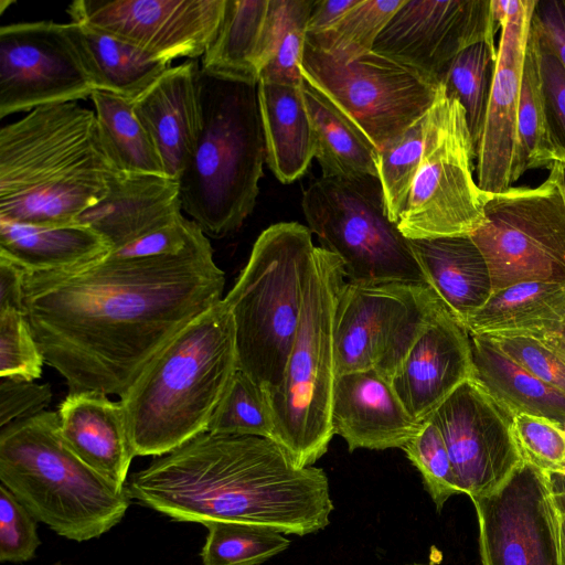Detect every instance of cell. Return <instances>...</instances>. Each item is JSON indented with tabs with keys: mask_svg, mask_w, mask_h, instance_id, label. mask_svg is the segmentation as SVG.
I'll return each instance as SVG.
<instances>
[{
	"mask_svg": "<svg viewBox=\"0 0 565 565\" xmlns=\"http://www.w3.org/2000/svg\"><path fill=\"white\" fill-rule=\"evenodd\" d=\"M224 286L202 233L173 255L107 254L65 270H24L23 311L68 393L120 397L180 330L223 299Z\"/></svg>",
	"mask_w": 565,
	"mask_h": 565,
	"instance_id": "6da1fadb",
	"label": "cell"
},
{
	"mask_svg": "<svg viewBox=\"0 0 565 565\" xmlns=\"http://www.w3.org/2000/svg\"><path fill=\"white\" fill-rule=\"evenodd\" d=\"M135 502L178 522H238L303 536L330 523L321 468L298 467L275 440L205 431L126 482Z\"/></svg>",
	"mask_w": 565,
	"mask_h": 565,
	"instance_id": "7a4b0ae2",
	"label": "cell"
},
{
	"mask_svg": "<svg viewBox=\"0 0 565 565\" xmlns=\"http://www.w3.org/2000/svg\"><path fill=\"white\" fill-rule=\"evenodd\" d=\"M114 169L94 110L77 103L33 109L0 129V218L73 224L106 194Z\"/></svg>",
	"mask_w": 565,
	"mask_h": 565,
	"instance_id": "3957f363",
	"label": "cell"
},
{
	"mask_svg": "<svg viewBox=\"0 0 565 565\" xmlns=\"http://www.w3.org/2000/svg\"><path fill=\"white\" fill-rule=\"evenodd\" d=\"M238 370L235 326L222 299L180 330L120 396L135 456H162L207 431Z\"/></svg>",
	"mask_w": 565,
	"mask_h": 565,
	"instance_id": "277c9868",
	"label": "cell"
},
{
	"mask_svg": "<svg viewBox=\"0 0 565 565\" xmlns=\"http://www.w3.org/2000/svg\"><path fill=\"white\" fill-rule=\"evenodd\" d=\"M201 129L179 182L182 210L206 236L236 232L253 212L266 160L257 84L200 68Z\"/></svg>",
	"mask_w": 565,
	"mask_h": 565,
	"instance_id": "5b68a950",
	"label": "cell"
},
{
	"mask_svg": "<svg viewBox=\"0 0 565 565\" xmlns=\"http://www.w3.org/2000/svg\"><path fill=\"white\" fill-rule=\"evenodd\" d=\"M0 481L58 535L97 539L125 516L131 499L65 444L57 412L44 411L0 430Z\"/></svg>",
	"mask_w": 565,
	"mask_h": 565,
	"instance_id": "8992f818",
	"label": "cell"
},
{
	"mask_svg": "<svg viewBox=\"0 0 565 565\" xmlns=\"http://www.w3.org/2000/svg\"><path fill=\"white\" fill-rule=\"evenodd\" d=\"M315 248L309 227L297 222L270 225L223 298L234 320L238 370L267 393L284 376Z\"/></svg>",
	"mask_w": 565,
	"mask_h": 565,
	"instance_id": "52a82bcc",
	"label": "cell"
},
{
	"mask_svg": "<svg viewBox=\"0 0 565 565\" xmlns=\"http://www.w3.org/2000/svg\"><path fill=\"white\" fill-rule=\"evenodd\" d=\"M344 278L341 260L316 246L284 376L267 393L275 423L273 440L301 468L313 466L334 436V317Z\"/></svg>",
	"mask_w": 565,
	"mask_h": 565,
	"instance_id": "ba28073f",
	"label": "cell"
},
{
	"mask_svg": "<svg viewBox=\"0 0 565 565\" xmlns=\"http://www.w3.org/2000/svg\"><path fill=\"white\" fill-rule=\"evenodd\" d=\"M301 205L311 233L341 260L348 281L428 285L411 241L388 216L379 178L321 177L303 191Z\"/></svg>",
	"mask_w": 565,
	"mask_h": 565,
	"instance_id": "9c48e42d",
	"label": "cell"
},
{
	"mask_svg": "<svg viewBox=\"0 0 565 565\" xmlns=\"http://www.w3.org/2000/svg\"><path fill=\"white\" fill-rule=\"evenodd\" d=\"M482 253L492 294L527 281L565 282V195L559 163L535 188L486 193L484 221L470 235Z\"/></svg>",
	"mask_w": 565,
	"mask_h": 565,
	"instance_id": "30bf717a",
	"label": "cell"
},
{
	"mask_svg": "<svg viewBox=\"0 0 565 565\" xmlns=\"http://www.w3.org/2000/svg\"><path fill=\"white\" fill-rule=\"evenodd\" d=\"M301 72L377 149L424 117L440 88L435 76L375 51L343 61L307 41Z\"/></svg>",
	"mask_w": 565,
	"mask_h": 565,
	"instance_id": "8fae6325",
	"label": "cell"
},
{
	"mask_svg": "<svg viewBox=\"0 0 565 565\" xmlns=\"http://www.w3.org/2000/svg\"><path fill=\"white\" fill-rule=\"evenodd\" d=\"M472 159L465 110L440 84L425 153L397 221L405 237L470 236L482 225L486 193L473 179Z\"/></svg>",
	"mask_w": 565,
	"mask_h": 565,
	"instance_id": "7c38bea8",
	"label": "cell"
},
{
	"mask_svg": "<svg viewBox=\"0 0 565 565\" xmlns=\"http://www.w3.org/2000/svg\"><path fill=\"white\" fill-rule=\"evenodd\" d=\"M444 307L427 284L344 281L334 317L337 376L375 370L392 381Z\"/></svg>",
	"mask_w": 565,
	"mask_h": 565,
	"instance_id": "4fadbf2b",
	"label": "cell"
},
{
	"mask_svg": "<svg viewBox=\"0 0 565 565\" xmlns=\"http://www.w3.org/2000/svg\"><path fill=\"white\" fill-rule=\"evenodd\" d=\"M95 87L70 23L0 28V118L86 99Z\"/></svg>",
	"mask_w": 565,
	"mask_h": 565,
	"instance_id": "5bb4252c",
	"label": "cell"
},
{
	"mask_svg": "<svg viewBox=\"0 0 565 565\" xmlns=\"http://www.w3.org/2000/svg\"><path fill=\"white\" fill-rule=\"evenodd\" d=\"M514 414L478 380L462 383L428 418L440 430L462 493L497 490L524 461Z\"/></svg>",
	"mask_w": 565,
	"mask_h": 565,
	"instance_id": "9a60e30c",
	"label": "cell"
},
{
	"mask_svg": "<svg viewBox=\"0 0 565 565\" xmlns=\"http://www.w3.org/2000/svg\"><path fill=\"white\" fill-rule=\"evenodd\" d=\"M471 500L482 565H563L559 514L543 470L523 461L497 490Z\"/></svg>",
	"mask_w": 565,
	"mask_h": 565,
	"instance_id": "2e32d148",
	"label": "cell"
},
{
	"mask_svg": "<svg viewBox=\"0 0 565 565\" xmlns=\"http://www.w3.org/2000/svg\"><path fill=\"white\" fill-rule=\"evenodd\" d=\"M225 6L226 0H76L67 13L73 22L98 28L171 63L203 56Z\"/></svg>",
	"mask_w": 565,
	"mask_h": 565,
	"instance_id": "e0dca14e",
	"label": "cell"
},
{
	"mask_svg": "<svg viewBox=\"0 0 565 565\" xmlns=\"http://www.w3.org/2000/svg\"><path fill=\"white\" fill-rule=\"evenodd\" d=\"M498 28L492 0H405L373 51L439 79L463 50L481 42L494 46Z\"/></svg>",
	"mask_w": 565,
	"mask_h": 565,
	"instance_id": "ac0fdd59",
	"label": "cell"
},
{
	"mask_svg": "<svg viewBox=\"0 0 565 565\" xmlns=\"http://www.w3.org/2000/svg\"><path fill=\"white\" fill-rule=\"evenodd\" d=\"M535 0H492L501 28L486 120L479 142L477 183L484 193L512 186L511 168L516 146V120L522 72Z\"/></svg>",
	"mask_w": 565,
	"mask_h": 565,
	"instance_id": "d6986e66",
	"label": "cell"
},
{
	"mask_svg": "<svg viewBox=\"0 0 565 565\" xmlns=\"http://www.w3.org/2000/svg\"><path fill=\"white\" fill-rule=\"evenodd\" d=\"M471 379L470 335L444 307L416 340L391 383L409 415L424 423Z\"/></svg>",
	"mask_w": 565,
	"mask_h": 565,
	"instance_id": "ffe728a7",
	"label": "cell"
},
{
	"mask_svg": "<svg viewBox=\"0 0 565 565\" xmlns=\"http://www.w3.org/2000/svg\"><path fill=\"white\" fill-rule=\"evenodd\" d=\"M331 424L350 451L402 448L422 424L406 411L388 379L375 370L338 375L334 383Z\"/></svg>",
	"mask_w": 565,
	"mask_h": 565,
	"instance_id": "44dd1931",
	"label": "cell"
},
{
	"mask_svg": "<svg viewBox=\"0 0 565 565\" xmlns=\"http://www.w3.org/2000/svg\"><path fill=\"white\" fill-rule=\"evenodd\" d=\"M181 211L177 180L114 169L106 194L73 224L92 228L115 250L170 224L182 215Z\"/></svg>",
	"mask_w": 565,
	"mask_h": 565,
	"instance_id": "7402d4cb",
	"label": "cell"
},
{
	"mask_svg": "<svg viewBox=\"0 0 565 565\" xmlns=\"http://www.w3.org/2000/svg\"><path fill=\"white\" fill-rule=\"evenodd\" d=\"M200 64L169 67L132 100L136 117L152 139L166 175L179 180L201 129Z\"/></svg>",
	"mask_w": 565,
	"mask_h": 565,
	"instance_id": "603a6c76",
	"label": "cell"
},
{
	"mask_svg": "<svg viewBox=\"0 0 565 565\" xmlns=\"http://www.w3.org/2000/svg\"><path fill=\"white\" fill-rule=\"evenodd\" d=\"M56 412L67 447L96 472L126 486L136 456L120 402L97 392L68 393Z\"/></svg>",
	"mask_w": 565,
	"mask_h": 565,
	"instance_id": "cb8c5ba5",
	"label": "cell"
},
{
	"mask_svg": "<svg viewBox=\"0 0 565 565\" xmlns=\"http://www.w3.org/2000/svg\"><path fill=\"white\" fill-rule=\"evenodd\" d=\"M409 241L428 285L465 327L492 295L491 276L482 253L469 235Z\"/></svg>",
	"mask_w": 565,
	"mask_h": 565,
	"instance_id": "d4e9b609",
	"label": "cell"
},
{
	"mask_svg": "<svg viewBox=\"0 0 565 565\" xmlns=\"http://www.w3.org/2000/svg\"><path fill=\"white\" fill-rule=\"evenodd\" d=\"M301 86L264 81L257 84L265 161L282 183L302 177L315 158L313 132Z\"/></svg>",
	"mask_w": 565,
	"mask_h": 565,
	"instance_id": "484cf974",
	"label": "cell"
},
{
	"mask_svg": "<svg viewBox=\"0 0 565 565\" xmlns=\"http://www.w3.org/2000/svg\"><path fill=\"white\" fill-rule=\"evenodd\" d=\"M110 250L99 234L81 224L43 226L0 218V257L26 271L65 270Z\"/></svg>",
	"mask_w": 565,
	"mask_h": 565,
	"instance_id": "4316f807",
	"label": "cell"
},
{
	"mask_svg": "<svg viewBox=\"0 0 565 565\" xmlns=\"http://www.w3.org/2000/svg\"><path fill=\"white\" fill-rule=\"evenodd\" d=\"M472 335L565 331V282H520L491 295L465 324Z\"/></svg>",
	"mask_w": 565,
	"mask_h": 565,
	"instance_id": "83f0119b",
	"label": "cell"
},
{
	"mask_svg": "<svg viewBox=\"0 0 565 565\" xmlns=\"http://www.w3.org/2000/svg\"><path fill=\"white\" fill-rule=\"evenodd\" d=\"M70 28L95 90L108 92L132 102L171 67V63L98 28L73 21Z\"/></svg>",
	"mask_w": 565,
	"mask_h": 565,
	"instance_id": "f1b7e54d",
	"label": "cell"
},
{
	"mask_svg": "<svg viewBox=\"0 0 565 565\" xmlns=\"http://www.w3.org/2000/svg\"><path fill=\"white\" fill-rule=\"evenodd\" d=\"M301 89L313 132L315 158L321 167L322 177L379 178L376 146L345 114L308 82L303 81Z\"/></svg>",
	"mask_w": 565,
	"mask_h": 565,
	"instance_id": "f546056e",
	"label": "cell"
},
{
	"mask_svg": "<svg viewBox=\"0 0 565 565\" xmlns=\"http://www.w3.org/2000/svg\"><path fill=\"white\" fill-rule=\"evenodd\" d=\"M470 335L475 379L514 415L544 417L565 426V393L507 356L486 335Z\"/></svg>",
	"mask_w": 565,
	"mask_h": 565,
	"instance_id": "4dcf8cb0",
	"label": "cell"
},
{
	"mask_svg": "<svg viewBox=\"0 0 565 565\" xmlns=\"http://www.w3.org/2000/svg\"><path fill=\"white\" fill-rule=\"evenodd\" d=\"M269 0H226L218 31L201 57L210 76L258 84L257 58Z\"/></svg>",
	"mask_w": 565,
	"mask_h": 565,
	"instance_id": "1f68e13d",
	"label": "cell"
},
{
	"mask_svg": "<svg viewBox=\"0 0 565 565\" xmlns=\"http://www.w3.org/2000/svg\"><path fill=\"white\" fill-rule=\"evenodd\" d=\"M90 99L99 137L113 167L125 172L166 175L161 157L136 117L132 102L103 90L93 92Z\"/></svg>",
	"mask_w": 565,
	"mask_h": 565,
	"instance_id": "d6a6232c",
	"label": "cell"
},
{
	"mask_svg": "<svg viewBox=\"0 0 565 565\" xmlns=\"http://www.w3.org/2000/svg\"><path fill=\"white\" fill-rule=\"evenodd\" d=\"M313 0H269L257 58L259 81L300 86Z\"/></svg>",
	"mask_w": 565,
	"mask_h": 565,
	"instance_id": "836d02e7",
	"label": "cell"
},
{
	"mask_svg": "<svg viewBox=\"0 0 565 565\" xmlns=\"http://www.w3.org/2000/svg\"><path fill=\"white\" fill-rule=\"evenodd\" d=\"M555 162L557 156L548 131L539 61L530 35L522 72L512 183L527 170L551 167Z\"/></svg>",
	"mask_w": 565,
	"mask_h": 565,
	"instance_id": "e575fe53",
	"label": "cell"
},
{
	"mask_svg": "<svg viewBox=\"0 0 565 565\" xmlns=\"http://www.w3.org/2000/svg\"><path fill=\"white\" fill-rule=\"evenodd\" d=\"M495 61V46L477 43L459 53L439 77L445 93L457 99L465 110L475 159L484 126Z\"/></svg>",
	"mask_w": 565,
	"mask_h": 565,
	"instance_id": "d590c367",
	"label": "cell"
},
{
	"mask_svg": "<svg viewBox=\"0 0 565 565\" xmlns=\"http://www.w3.org/2000/svg\"><path fill=\"white\" fill-rule=\"evenodd\" d=\"M405 0H359L332 28L306 41L343 61L373 51L379 35Z\"/></svg>",
	"mask_w": 565,
	"mask_h": 565,
	"instance_id": "8d00e7d4",
	"label": "cell"
},
{
	"mask_svg": "<svg viewBox=\"0 0 565 565\" xmlns=\"http://www.w3.org/2000/svg\"><path fill=\"white\" fill-rule=\"evenodd\" d=\"M201 551L203 565H258L284 552L290 541L274 529L238 522H210Z\"/></svg>",
	"mask_w": 565,
	"mask_h": 565,
	"instance_id": "74e56055",
	"label": "cell"
},
{
	"mask_svg": "<svg viewBox=\"0 0 565 565\" xmlns=\"http://www.w3.org/2000/svg\"><path fill=\"white\" fill-rule=\"evenodd\" d=\"M430 109L401 136L379 149L377 177L390 218L397 223L425 153Z\"/></svg>",
	"mask_w": 565,
	"mask_h": 565,
	"instance_id": "f35d334b",
	"label": "cell"
},
{
	"mask_svg": "<svg viewBox=\"0 0 565 565\" xmlns=\"http://www.w3.org/2000/svg\"><path fill=\"white\" fill-rule=\"evenodd\" d=\"M207 431L273 439L275 423L267 392L237 370L211 417Z\"/></svg>",
	"mask_w": 565,
	"mask_h": 565,
	"instance_id": "ab89813d",
	"label": "cell"
},
{
	"mask_svg": "<svg viewBox=\"0 0 565 565\" xmlns=\"http://www.w3.org/2000/svg\"><path fill=\"white\" fill-rule=\"evenodd\" d=\"M486 337L515 363L565 393V331Z\"/></svg>",
	"mask_w": 565,
	"mask_h": 565,
	"instance_id": "60d3db41",
	"label": "cell"
},
{
	"mask_svg": "<svg viewBox=\"0 0 565 565\" xmlns=\"http://www.w3.org/2000/svg\"><path fill=\"white\" fill-rule=\"evenodd\" d=\"M403 450L422 475L437 512L443 510L451 495L462 493L444 437L433 422L425 420Z\"/></svg>",
	"mask_w": 565,
	"mask_h": 565,
	"instance_id": "b9f144b4",
	"label": "cell"
},
{
	"mask_svg": "<svg viewBox=\"0 0 565 565\" xmlns=\"http://www.w3.org/2000/svg\"><path fill=\"white\" fill-rule=\"evenodd\" d=\"M44 362L24 311L0 310V377L34 381Z\"/></svg>",
	"mask_w": 565,
	"mask_h": 565,
	"instance_id": "7bdbcfd3",
	"label": "cell"
},
{
	"mask_svg": "<svg viewBox=\"0 0 565 565\" xmlns=\"http://www.w3.org/2000/svg\"><path fill=\"white\" fill-rule=\"evenodd\" d=\"M514 436L524 461L543 471H565V428L527 414L514 416Z\"/></svg>",
	"mask_w": 565,
	"mask_h": 565,
	"instance_id": "ee69618b",
	"label": "cell"
},
{
	"mask_svg": "<svg viewBox=\"0 0 565 565\" xmlns=\"http://www.w3.org/2000/svg\"><path fill=\"white\" fill-rule=\"evenodd\" d=\"M530 35L539 61L550 137L557 162L565 164V67L532 23Z\"/></svg>",
	"mask_w": 565,
	"mask_h": 565,
	"instance_id": "f6af8a7d",
	"label": "cell"
},
{
	"mask_svg": "<svg viewBox=\"0 0 565 565\" xmlns=\"http://www.w3.org/2000/svg\"><path fill=\"white\" fill-rule=\"evenodd\" d=\"M41 544L36 520L4 487L0 486V561L20 563L35 556Z\"/></svg>",
	"mask_w": 565,
	"mask_h": 565,
	"instance_id": "bcb514c9",
	"label": "cell"
},
{
	"mask_svg": "<svg viewBox=\"0 0 565 565\" xmlns=\"http://www.w3.org/2000/svg\"><path fill=\"white\" fill-rule=\"evenodd\" d=\"M202 233V228L194 221L181 215L170 224L109 252V255L122 258L173 255L184 250Z\"/></svg>",
	"mask_w": 565,
	"mask_h": 565,
	"instance_id": "7dc6e473",
	"label": "cell"
},
{
	"mask_svg": "<svg viewBox=\"0 0 565 565\" xmlns=\"http://www.w3.org/2000/svg\"><path fill=\"white\" fill-rule=\"evenodd\" d=\"M51 399L49 384L21 377H0V428L44 412Z\"/></svg>",
	"mask_w": 565,
	"mask_h": 565,
	"instance_id": "c3c4849f",
	"label": "cell"
},
{
	"mask_svg": "<svg viewBox=\"0 0 565 565\" xmlns=\"http://www.w3.org/2000/svg\"><path fill=\"white\" fill-rule=\"evenodd\" d=\"M532 28L565 67V0L536 1Z\"/></svg>",
	"mask_w": 565,
	"mask_h": 565,
	"instance_id": "681fc988",
	"label": "cell"
},
{
	"mask_svg": "<svg viewBox=\"0 0 565 565\" xmlns=\"http://www.w3.org/2000/svg\"><path fill=\"white\" fill-rule=\"evenodd\" d=\"M24 270L4 257H0V310H23Z\"/></svg>",
	"mask_w": 565,
	"mask_h": 565,
	"instance_id": "f907efd6",
	"label": "cell"
},
{
	"mask_svg": "<svg viewBox=\"0 0 565 565\" xmlns=\"http://www.w3.org/2000/svg\"><path fill=\"white\" fill-rule=\"evenodd\" d=\"M359 0L315 1L308 24L307 36L320 34L332 28Z\"/></svg>",
	"mask_w": 565,
	"mask_h": 565,
	"instance_id": "816d5d0a",
	"label": "cell"
},
{
	"mask_svg": "<svg viewBox=\"0 0 565 565\" xmlns=\"http://www.w3.org/2000/svg\"><path fill=\"white\" fill-rule=\"evenodd\" d=\"M552 501L559 515H565V471H544Z\"/></svg>",
	"mask_w": 565,
	"mask_h": 565,
	"instance_id": "f5cc1de1",
	"label": "cell"
},
{
	"mask_svg": "<svg viewBox=\"0 0 565 565\" xmlns=\"http://www.w3.org/2000/svg\"><path fill=\"white\" fill-rule=\"evenodd\" d=\"M559 537H561L562 562H563V565H565V515H559Z\"/></svg>",
	"mask_w": 565,
	"mask_h": 565,
	"instance_id": "db71d44e",
	"label": "cell"
},
{
	"mask_svg": "<svg viewBox=\"0 0 565 565\" xmlns=\"http://www.w3.org/2000/svg\"><path fill=\"white\" fill-rule=\"evenodd\" d=\"M559 163V162H558ZM561 183L565 195V164L559 163Z\"/></svg>",
	"mask_w": 565,
	"mask_h": 565,
	"instance_id": "11a10c76",
	"label": "cell"
},
{
	"mask_svg": "<svg viewBox=\"0 0 565 565\" xmlns=\"http://www.w3.org/2000/svg\"><path fill=\"white\" fill-rule=\"evenodd\" d=\"M13 3L11 0H1L0 1V13H3V11L7 9V7H10V4Z\"/></svg>",
	"mask_w": 565,
	"mask_h": 565,
	"instance_id": "9f6ffc18",
	"label": "cell"
},
{
	"mask_svg": "<svg viewBox=\"0 0 565 565\" xmlns=\"http://www.w3.org/2000/svg\"><path fill=\"white\" fill-rule=\"evenodd\" d=\"M407 565H427V564H423V563H413V564H407Z\"/></svg>",
	"mask_w": 565,
	"mask_h": 565,
	"instance_id": "6f0895ef",
	"label": "cell"
}]
</instances>
